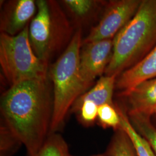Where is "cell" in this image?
<instances>
[{
    "instance_id": "1",
    "label": "cell",
    "mask_w": 156,
    "mask_h": 156,
    "mask_svg": "<svg viewBox=\"0 0 156 156\" xmlns=\"http://www.w3.org/2000/svg\"><path fill=\"white\" fill-rule=\"evenodd\" d=\"M49 76L10 86L1 97V123L35 156L50 134L53 100Z\"/></svg>"
},
{
    "instance_id": "2",
    "label": "cell",
    "mask_w": 156,
    "mask_h": 156,
    "mask_svg": "<svg viewBox=\"0 0 156 156\" xmlns=\"http://www.w3.org/2000/svg\"><path fill=\"white\" fill-rule=\"evenodd\" d=\"M156 45V0H142L133 19L113 38L105 75L118 77L142 60Z\"/></svg>"
},
{
    "instance_id": "3",
    "label": "cell",
    "mask_w": 156,
    "mask_h": 156,
    "mask_svg": "<svg viewBox=\"0 0 156 156\" xmlns=\"http://www.w3.org/2000/svg\"><path fill=\"white\" fill-rule=\"evenodd\" d=\"M37 12L29 24V38L36 56L45 65L70 43L75 27L59 1L37 0Z\"/></svg>"
},
{
    "instance_id": "4",
    "label": "cell",
    "mask_w": 156,
    "mask_h": 156,
    "mask_svg": "<svg viewBox=\"0 0 156 156\" xmlns=\"http://www.w3.org/2000/svg\"><path fill=\"white\" fill-rule=\"evenodd\" d=\"M82 30L76 29L66 50L51 64L49 76L53 83V109L50 134L62 127L67 114L82 95L79 75V55L82 45Z\"/></svg>"
},
{
    "instance_id": "5",
    "label": "cell",
    "mask_w": 156,
    "mask_h": 156,
    "mask_svg": "<svg viewBox=\"0 0 156 156\" xmlns=\"http://www.w3.org/2000/svg\"><path fill=\"white\" fill-rule=\"evenodd\" d=\"M29 24L16 35L0 34V66L9 87L49 76V66L39 60L31 47Z\"/></svg>"
},
{
    "instance_id": "6",
    "label": "cell",
    "mask_w": 156,
    "mask_h": 156,
    "mask_svg": "<svg viewBox=\"0 0 156 156\" xmlns=\"http://www.w3.org/2000/svg\"><path fill=\"white\" fill-rule=\"evenodd\" d=\"M142 0H112L107 2L100 20L83 39L82 44L112 39L134 16Z\"/></svg>"
},
{
    "instance_id": "7",
    "label": "cell",
    "mask_w": 156,
    "mask_h": 156,
    "mask_svg": "<svg viewBox=\"0 0 156 156\" xmlns=\"http://www.w3.org/2000/svg\"><path fill=\"white\" fill-rule=\"evenodd\" d=\"M113 39L92 42L82 45L79 55V75L83 94L95 79L105 73L111 60Z\"/></svg>"
},
{
    "instance_id": "8",
    "label": "cell",
    "mask_w": 156,
    "mask_h": 156,
    "mask_svg": "<svg viewBox=\"0 0 156 156\" xmlns=\"http://www.w3.org/2000/svg\"><path fill=\"white\" fill-rule=\"evenodd\" d=\"M37 12L36 1L10 0L3 3L0 16L1 33L15 36L30 23Z\"/></svg>"
},
{
    "instance_id": "9",
    "label": "cell",
    "mask_w": 156,
    "mask_h": 156,
    "mask_svg": "<svg viewBox=\"0 0 156 156\" xmlns=\"http://www.w3.org/2000/svg\"><path fill=\"white\" fill-rule=\"evenodd\" d=\"M126 104L127 114L140 113L152 116L156 111V77L145 80L133 89L119 93Z\"/></svg>"
},
{
    "instance_id": "10",
    "label": "cell",
    "mask_w": 156,
    "mask_h": 156,
    "mask_svg": "<svg viewBox=\"0 0 156 156\" xmlns=\"http://www.w3.org/2000/svg\"><path fill=\"white\" fill-rule=\"evenodd\" d=\"M156 77V45L137 64L122 73L115 88L119 93L127 92L145 80Z\"/></svg>"
},
{
    "instance_id": "11",
    "label": "cell",
    "mask_w": 156,
    "mask_h": 156,
    "mask_svg": "<svg viewBox=\"0 0 156 156\" xmlns=\"http://www.w3.org/2000/svg\"><path fill=\"white\" fill-rule=\"evenodd\" d=\"M76 30L94 22L107 4L101 0H64L59 1Z\"/></svg>"
},
{
    "instance_id": "12",
    "label": "cell",
    "mask_w": 156,
    "mask_h": 156,
    "mask_svg": "<svg viewBox=\"0 0 156 156\" xmlns=\"http://www.w3.org/2000/svg\"><path fill=\"white\" fill-rule=\"evenodd\" d=\"M117 78L116 76L104 75L101 76L91 89L78 97L69 112L77 114L81 105L86 101H92L98 106L104 104L115 106L113 96Z\"/></svg>"
},
{
    "instance_id": "13",
    "label": "cell",
    "mask_w": 156,
    "mask_h": 156,
    "mask_svg": "<svg viewBox=\"0 0 156 156\" xmlns=\"http://www.w3.org/2000/svg\"><path fill=\"white\" fill-rule=\"evenodd\" d=\"M115 105L120 117V128L128 135L137 156H156L149 143L133 127L123 107Z\"/></svg>"
},
{
    "instance_id": "14",
    "label": "cell",
    "mask_w": 156,
    "mask_h": 156,
    "mask_svg": "<svg viewBox=\"0 0 156 156\" xmlns=\"http://www.w3.org/2000/svg\"><path fill=\"white\" fill-rule=\"evenodd\" d=\"M127 115L134 128L149 143L156 156V127L151 122V116L140 113Z\"/></svg>"
},
{
    "instance_id": "15",
    "label": "cell",
    "mask_w": 156,
    "mask_h": 156,
    "mask_svg": "<svg viewBox=\"0 0 156 156\" xmlns=\"http://www.w3.org/2000/svg\"><path fill=\"white\" fill-rule=\"evenodd\" d=\"M107 153L108 156H138L128 135L121 128L115 130Z\"/></svg>"
},
{
    "instance_id": "16",
    "label": "cell",
    "mask_w": 156,
    "mask_h": 156,
    "mask_svg": "<svg viewBox=\"0 0 156 156\" xmlns=\"http://www.w3.org/2000/svg\"><path fill=\"white\" fill-rule=\"evenodd\" d=\"M68 145L62 135L55 133L49 135L35 156H69Z\"/></svg>"
},
{
    "instance_id": "17",
    "label": "cell",
    "mask_w": 156,
    "mask_h": 156,
    "mask_svg": "<svg viewBox=\"0 0 156 156\" xmlns=\"http://www.w3.org/2000/svg\"><path fill=\"white\" fill-rule=\"evenodd\" d=\"M97 119L104 128H112L115 131L120 128V117L116 105L104 104L98 106Z\"/></svg>"
},
{
    "instance_id": "18",
    "label": "cell",
    "mask_w": 156,
    "mask_h": 156,
    "mask_svg": "<svg viewBox=\"0 0 156 156\" xmlns=\"http://www.w3.org/2000/svg\"><path fill=\"white\" fill-rule=\"evenodd\" d=\"M0 141L1 156H12L23 145L22 142L2 123H1Z\"/></svg>"
},
{
    "instance_id": "19",
    "label": "cell",
    "mask_w": 156,
    "mask_h": 156,
    "mask_svg": "<svg viewBox=\"0 0 156 156\" xmlns=\"http://www.w3.org/2000/svg\"><path fill=\"white\" fill-rule=\"evenodd\" d=\"M98 106L94 102L86 101L81 105L78 112V119L84 126H89L94 123L98 118Z\"/></svg>"
},
{
    "instance_id": "20",
    "label": "cell",
    "mask_w": 156,
    "mask_h": 156,
    "mask_svg": "<svg viewBox=\"0 0 156 156\" xmlns=\"http://www.w3.org/2000/svg\"><path fill=\"white\" fill-rule=\"evenodd\" d=\"M69 156H71V155H70ZM105 156V155H97V156Z\"/></svg>"
},
{
    "instance_id": "21",
    "label": "cell",
    "mask_w": 156,
    "mask_h": 156,
    "mask_svg": "<svg viewBox=\"0 0 156 156\" xmlns=\"http://www.w3.org/2000/svg\"><path fill=\"white\" fill-rule=\"evenodd\" d=\"M154 116V120H155V121H156V115H153Z\"/></svg>"
},
{
    "instance_id": "22",
    "label": "cell",
    "mask_w": 156,
    "mask_h": 156,
    "mask_svg": "<svg viewBox=\"0 0 156 156\" xmlns=\"http://www.w3.org/2000/svg\"><path fill=\"white\" fill-rule=\"evenodd\" d=\"M154 115H156V111L155 112V113H154Z\"/></svg>"
}]
</instances>
